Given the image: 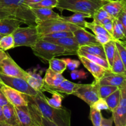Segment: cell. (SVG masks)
Returning <instances> with one entry per match:
<instances>
[{
    "instance_id": "6da1fadb",
    "label": "cell",
    "mask_w": 126,
    "mask_h": 126,
    "mask_svg": "<svg viewBox=\"0 0 126 126\" xmlns=\"http://www.w3.org/2000/svg\"><path fill=\"white\" fill-rule=\"evenodd\" d=\"M29 97L44 118L58 126H71V112L70 110L63 107L60 108L50 107L46 102V96L41 91H38L36 96Z\"/></svg>"
},
{
    "instance_id": "7a4b0ae2",
    "label": "cell",
    "mask_w": 126,
    "mask_h": 126,
    "mask_svg": "<svg viewBox=\"0 0 126 126\" xmlns=\"http://www.w3.org/2000/svg\"><path fill=\"white\" fill-rule=\"evenodd\" d=\"M0 9L9 12L15 19L27 25L36 26V17L24 0H0Z\"/></svg>"
},
{
    "instance_id": "3957f363",
    "label": "cell",
    "mask_w": 126,
    "mask_h": 126,
    "mask_svg": "<svg viewBox=\"0 0 126 126\" xmlns=\"http://www.w3.org/2000/svg\"><path fill=\"white\" fill-rule=\"evenodd\" d=\"M107 0H60L56 8L60 11L88 14L92 17L94 13L102 7Z\"/></svg>"
},
{
    "instance_id": "277c9868",
    "label": "cell",
    "mask_w": 126,
    "mask_h": 126,
    "mask_svg": "<svg viewBox=\"0 0 126 126\" xmlns=\"http://www.w3.org/2000/svg\"><path fill=\"white\" fill-rule=\"evenodd\" d=\"M31 48L33 54L44 62H49L52 58L60 55H72L62 47L41 38Z\"/></svg>"
},
{
    "instance_id": "5b68a950",
    "label": "cell",
    "mask_w": 126,
    "mask_h": 126,
    "mask_svg": "<svg viewBox=\"0 0 126 126\" xmlns=\"http://www.w3.org/2000/svg\"><path fill=\"white\" fill-rule=\"evenodd\" d=\"M14 39V48L19 46L32 47L37 43L41 36L38 33L36 26L28 25L18 27L12 33Z\"/></svg>"
},
{
    "instance_id": "8992f818",
    "label": "cell",
    "mask_w": 126,
    "mask_h": 126,
    "mask_svg": "<svg viewBox=\"0 0 126 126\" xmlns=\"http://www.w3.org/2000/svg\"><path fill=\"white\" fill-rule=\"evenodd\" d=\"M36 28L38 33L41 36L48 33L59 32H72L81 28L77 25L60 20V18L50 19L36 22ZM41 38V37H40Z\"/></svg>"
},
{
    "instance_id": "52a82bcc",
    "label": "cell",
    "mask_w": 126,
    "mask_h": 126,
    "mask_svg": "<svg viewBox=\"0 0 126 126\" xmlns=\"http://www.w3.org/2000/svg\"><path fill=\"white\" fill-rule=\"evenodd\" d=\"M0 83L9 86L26 95L34 97L38 91L33 89L24 79L14 77L0 73Z\"/></svg>"
},
{
    "instance_id": "ba28073f",
    "label": "cell",
    "mask_w": 126,
    "mask_h": 126,
    "mask_svg": "<svg viewBox=\"0 0 126 126\" xmlns=\"http://www.w3.org/2000/svg\"><path fill=\"white\" fill-rule=\"evenodd\" d=\"M98 86L99 84L95 81L91 84H79L72 95L78 97L91 107L100 98Z\"/></svg>"
},
{
    "instance_id": "9c48e42d",
    "label": "cell",
    "mask_w": 126,
    "mask_h": 126,
    "mask_svg": "<svg viewBox=\"0 0 126 126\" xmlns=\"http://www.w3.org/2000/svg\"><path fill=\"white\" fill-rule=\"evenodd\" d=\"M0 73L14 77L27 79L28 72L25 71L7 54V56L0 63Z\"/></svg>"
},
{
    "instance_id": "30bf717a",
    "label": "cell",
    "mask_w": 126,
    "mask_h": 126,
    "mask_svg": "<svg viewBox=\"0 0 126 126\" xmlns=\"http://www.w3.org/2000/svg\"><path fill=\"white\" fill-rule=\"evenodd\" d=\"M121 97L117 108L112 112L115 126H126V86L120 89Z\"/></svg>"
},
{
    "instance_id": "8fae6325",
    "label": "cell",
    "mask_w": 126,
    "mask_h": 126,
    "mask_svg": "<svg viewBox=\"0 0 126 126\" xmlns=\"http://www.w3.org/2000/svg\"><path fill=\"white\" fill-rule=\"evenodd\" d=\"M0 91H1L6 99L13 106H27L28 102L25 96L21 92L0 83Z\"/></svg>"
},
{
    "instance_id": "7c38bea8",
    "label": "cell",
    "mask_w": 126,
    "mask_h": 126,
    "mask_svg": "<svg viewBox=\"0 0 126 126\" xmlns=\"http://www.w3.org/2000/svg\"><path fill=\"white\" fill-rule=\"evenodd\" d=\"M79 84L75 83L69 80L65 79L58 86L55 87L48 86L46 84H44L40 91L41 92H47L49 93H53V92H57L60 94H66L72 95V94L76 90L78 87Z\"/></svg>"
},
{
    "instance_id": "4fadbf2b",
    "label": "cell",
    "mask_w": 126,
    "mask_h": 126,
    "mask_svg": "<svg viewBox=\"0 0 126 126\" xmlns=\"http://www.w3.org/2000/svg\"><path fill=\"white\" fill-rule=\"evenodd\" d=\"M25 96L26 100L28 102V108L29 109L30 113L31 114L32 119H33V123L35 126H58L55 123H52L49 121V119L44 118L43 116L41 115L39 111L38 110V108L35 105L34 103L32 102L29 96Z\"/></svg>"
},
{
    "instance_id": "5bb4252c",
    "label": "cell",
    "mask_w": 126,
    "mask_h": 126,
    "mask_svg": "<svg viewBox=\"0 0 126 126\" xmlns=\"http://www.w3.org/2000/svg\"><path fill=\"white\" fill-rule=\"evenodd\" d=\"M97 82L99 85L113 86L121 89L126 86V76L114 73L110 70H108Z\"/></svg>"
},
{
    "instance_id": "9a60e30c",
    "label": "cell",
    "mask_w": 126,
    "mask_h": 126,
    "mask_svg": "<svg viewBox=\"0 0 126 126\" xmlns=\"http://www.w3.org/2000/svg\"><path fill=\"white\" fill-rule=\"evenodd\" d=\"M73 33L79 47L84 46L100 44L96 39L95 36L87 32L85 28H79Z\"/></svg>"
},
{
    "instance_id": "2e32d148",
    "label": "cell",
    "mask_w": 126,
    "mask_h": 126,
    "mask_svg": "<svg viewBox=\"0 0 126 126\" xmlns=\"http://www.w3.org/2000/svg\"><path fill=\"white\" fill-rule=\"evenodd\" d=\"M41 38L62 47L65 50L71 53L72 55H75L77 54L78 50L79 48L78 44L74 36L66 37V38H60V39H50V38Z\"/></svg>"
},
{
    "instance_id": "e0dca14e",
    "label": "cell",
    "mask_w": 126,
    "mask_h": 126,
    "mask_svg": "<svg viewBox=\"0 0 126 126\" xmlns=\"http://www.w3.org/2000/svg\"><path fill=\"white\" fill-rule=\"evenodd\" d=\"M78 56L80 62L82 63L84 66L92 74L93 77L94 78V81H95L96 82H98L100 79L104 76L106 72L108 71L100 65L90 61L89 60L84 57L81 55H78Z\"/></svg>"
},
{
    "instance_id": "ac0fdd59",
    "label": "cell",
    "mask_w": 126,
    "mask_h": 126,
    "mask_svg": "<svg viewBox=\"0 0 126 126\" xmlns=\"http://www.w3.org/2000/svg\"><path fill=\"white\" fill-rule=\"evenodd\" d=\"M18 126H34L27 106H14Z\"/></svg>"
},
{
    "instance_id": "d6986e66",
    "label": "cell",
    "mask_w": 126,
    "mask_h": 126,
    "mask_svg": "<svg viewBox=\"0 0 126 126\" xmlns=\"http://www.w3.org/2000/svg\"><path fill=\"white\" fill-rule=\"evenodd\" d=\"M102 7L113 18H116L122 10L126 7V0H107Z\"/></svg>"
},
{
    "instance_id": "ffe728a7",
    "label": "cell",
    "mask_w": 126,
    "mask_h": 126,
    "mask_svg": "<svg viewBox=\"0 0 126 126\" xmlns=\"http://www.w3.org/2000/svg\"><path fill=\"white\" fill-rule=\"evenodd\" d=\"M23 23L19 20L12 18L0 19V34L5 36L12 34L14 31Z\"/></svg>"
},
{
    "instance_id": "44dd1931",
    "label": "cell",
    "mask_w": 126,
    "mask_h": 126,
    "mask_svg": "<svg viewBox=\"0 0 126 126\" xmlns=\"http://www.w3.org/2000/svg\"><path fill=\"white\" fill-rule=\"evenodd\" d=\"M36 17V23L37 22L47 20L50 19L60 18V15L54 12L52 9L49 8H30Z\"/></svg>"
},
{
    "instance_id": "7402d4cb",
    "label": "cell",
    "mask_w": 126,
    "mask_h": 126,
    "mask_svg": "<svg viewBox=\"0 0 126 126\" xmlns=\"http://www.w3.org/2000/svg\"><path fill=\"white\" fill-rule=\"evenodd\" d=\"M28 77L26 81L35 91H40L44 86V79L41 76V72H38V69L35 68L32 71H28Z\"/></svg>"
},
{
    "instance_id": "603a6c76",
    "label": "cell",
    "mask_w": 126,
    "mask_h": 126,
    "mask_svg": "<svg viewBox=\"0 0 126 126\" xmlns=\"http://www.w3.org/2000/svg\"><path fill=\"white\" fill-rule=\"evenodd\" d=\"M86 18H91V16L88 14L83 13V12H74L73 14L71 16H60V19L69 22L70 23L77 25L81 28H85V23H86Z\"/></svg>"
},
{
    "instance_id": "cb8c5ba5",
    "label": "cell",
    "mask_w": 126,
    "mask_h": 126,
    "mask_svg": "<svg viewBox=\"0 0 126 126\" xmlns=\"http://www.w3.org/2000/svg\"><path fill=\"white\" fill-rule=\"evenodd\" d=\"M44 84L48 86L55 87L60 84L63 80L65 79L62 74L55 73L48 68L46 71L45 76L43 78Z\"/></svg>"
},
{
    "instance_id": "d4e9b609",
    "label": "cell",
    "mask_w": 126,
    "mask_h": 126,
    "mask_svg": "<svg viewBox=\"0 0 126 126\" xmlns=\"http://www.w3.org/2000/svg\"><path fill=\"white\" fill-rule=\"evenodd\" d=\"M2 110L5 123L10 126H18L14 106L9 103L8 104L3 106Z\"/></svg>"
},
{
    "instance_id": "484cf974",
    "label": "cell",
    "mask_w": 126,
    "mask_h": 126,
    "mask_svg": "<svg viewBox=\"0 0 126 126\" xmlns=\"http://www.w3.org/2000/svg\"><path fill=\"white\" fill-rule=\"evenodd\" d=\"M79 50L92 55H97L103 59H106L104 49L103 45L102 44H92V45L84 46L79 48Z\"/></svg>"
},
{
    "instance_id": "4316f807",
    "label": "cell",
    "mask_w": 126,
    "mask_h": 126,
    "mask_svg": "<svg viewBox=\"0 0 126 126\" xmlns=\"http://www.w3.org/2000/svg\"><path fill=\"white\" fill-rule=\"evenodd\" d=\"M126 29L117 18H114L113 24V38L114 40H120L126 42Z\"/></svg>"
},
{
    "instance_id": "83f0119b",
    "label": "cell",
    "mask_w": 126,
    "mask_h": 126,
    "mask_svg": "<svg viewBox=\"0 0 126 126\" xmlns=\"http://www.w3.org/2000/svg\"><path fill=\"white\" fill-rule=\"evenodd\" d=\"M76 55H81V56L84 57L86 58L87 59L89 60L90 61L100 65L102 67L105 68L106 70H110V68L109 65H108V62H107V61L106 60V59H103V58L97 56V55H92V54H88V53L80 51V50H78Z\"/></svg>"
},
{
    "instance_id": "f1b7e54d",
    "label": "cell",
    "mask_w": 126,
    "mask_h": 126,
    "mask_svg": "<svg viewBox=\"0 0 126 126\" xmlns=\"http://www.w3.org/2000/svg\"><path fill=\"white\" fill-rule=\"evenodd\" d=\"M110 71L114 73L126 76V66L123 63L117 50H116L115 55H114V59H113V64L110 68Z\"/></svg>"
},
{
    "instance_id": "f546056e",
    "label": "cell",
    "mask_w": 126,
    "mask_h": 126,
    "mask_svg": "<svg viewBox=\"0 0 126 126\" xmlns=\"http://www.w3.org/2000/svg\"><path fill=\"white\" fill-rule=\"evenodd\" d=\"M103 49H104L105 54L106 60L109 65L110 68H111L113 64V59H114V55H115L116 49L115 43L114 40H111L108 43H106L105 44L103 45Z\"/></svg>"
},
{
    "instance_id": "4dcf8cb0",
    "label": "cell",
    "mask_w": 126,
    "mask_h": 126,
    "mask_svg": "<svg viewBox=\"0 0 126 126\" xmlns=\"http://www.w3.org/2000/svg\"><path fill=\"white\" fill-rule=\"evenodd\" d=\"M121 97V90L120 89L116 90L115 92H113L108 97L105 98L107 105L108 107V110L111 112L114 111V110L117 108L119 103Z\"/></svg>"
},
{
    "instance_id": "1f68e13d",
    "label": "cell",
    "mask_w": 126,
    "mask_h": 126,
    "mask_svg": "<svg viewBox=\"0 0 126 126\" xmlns=\"http://www.w3.org/2000/svg\"><path fill=\"white\" fill-rule=\"evenodd\" d=\"M48 62L49 65V68L57 73L62 74L67 68L66 63L63 59L54 57L50 59Z\"/></svg>"
},
{
    "instance_id": "d6a6232c",
    "label": "cell",
    "mask_w": 126,
    "mask_h": 126,
    "mask_svg": "<svg viewBox=\"0 0 126 126\" xmlns=\"http://www.w3.org/2000/svg\"><path fill=\"white\" fill-rule=\"evenodd\" d=\"M84 27L85 28H89L91 30H92V32L94 33V35L102 34L111 37V36L108 33V32L105 29L104 27L102 25L97 23V22H94V21H92V22H88L86 21V23H85Z\"/></svg>"
},
{
    "instance_id": "836d02e7",
    "label": "cell",
    "mask_w": 126,
    "mask_h": 126,
    "mask_svg": "<svg viewBox=\"0 0 126 126\" xmlns=\"http://www.w3.org/2000/svg\"><path fill=\"white\" fill-rule=\"evenodd\" d=\"M52 97L50 98L46 97V100L49 105L54 108H60L62 107V102L64 98V96L62 94L57 93V92H53L52 93Z\"/></svg>"
},
{
    "instance_id": "e575fe53",
    "label": "cell",
    "mask_w": 126,
    "mask_h": 126,
    "mask_svg": "<svg viewBox=\"0 0 126 126\" xmlns=\"http://www.w3.org/2000/svg\"><path fill=\"white\" fill-rule=\"evenodd\" d=\"M14 48V39L12 34L3 36L0 39V49L6 51Z\"/></svg>"
},
{
    "instance_id": "d590c367",
    "label": "cell",
    "mask_w": 126,
    "mask_h": 126,
    "mask_svg": "<svg viewBox=\"0 0 126 126\" xmlns=\"http://www.w3.org/2000/svg\"><path fill=\"white\" fill-rule=\"evenodd\" d=\"M58 4L57 0H42L39 2L28 5L30 8H49L53 9L56 7Z\"/></svg>"
},
{
    "instance_id": "8d00e7d4",
    "label": "cell",
    "mask_w": 126,
    "mask_h": 126,
    "mask_svg": "<svg viewBox=\"0 0 126 126\" xmlns=\"http://www.w3.org/2000/svg\"><path fill=\"white\" fill-rule=\"evenodd\" d=\"M119 89L118 87L108 85H99L98 86V94L100 98H105L107 97Z\"/></svg>"
},
{
    "instance_id": "74e56055",
    "label": "cell",
    "mask_w": 126,
    "mask_h": 126,
    "mask_svg": "<svg viewBox=\"0 0 126 126\" xmlns=\"http://www.w3.org/2000/svg\"><path fill=\"white\" fill-rule=\"evenodd\" d=\"M89 119L92 122L93 126H100L101 121L103 118L102 113L100 111L97 110L94 108L90 107Z\"/></svg>"
},
{
    "instance_id": "f35d334b",
    "label": "cell",
    "mask_w": 126,
    "mask_h": 126,
    "mask_svg": "<svg viewBox=\"0 0 126 126\" xmlns=\"http://www.w3.org/2000/svg\"><path fill=\"white\" fill-rule=\"evenodd\" d=\"M116 49L123 61L124 65L126 66V42L120 40H114Z\"/></svg>"
},
{
    "instance_id": "ab89813d",
    "label": "cell",
    "mask_w": 126,
    "mask_h": 126,
    "mask_svg": "<svg viewBox=\"0 0 126 126\" xmlns=\"http://www.w3.org/2000/svg\"><path fill=\"white\" fill-rule=\"evenodd\" d=\"M92 18H93V21L95 22H97L100 24L101 22L104 19L107 18H113L111 16L109 15V14L105 11L102 7H100L99 9L97 10L94 13L93 16H92Z\"/></svg>"
},
{
    "instance_id": "60d3db41",
    "label": "cell",
    "mask_w": 126,
    "mask_h": 126,
    "mask_svg": "<svg viewBox=\"0 0 126 126\" xmlns=\"http://www.w3.org/2000/svg\"><path fill=\"white\" fill-rule=\"evenodd\" d=\"M72 36H74L73 33L72 32H59L44 34V35L41 36V38H50V39H60V38Z\"/></svg>"
},
{
    "instance_id": "b9f144b4",
    "label": "cell",
    "mask_w": 126,
    "mask_h": 126,
    "mask_svg": "<svg viewBox=\"0 0 126 126\" xmlns=\"http://www.w3.org/2000/svg\"><path fill=\"white\" fill-rule=\"evenodd\" d=\"M90 107L101 111L102 110H108V107L105 98H99Z\"/></svg>"
},
{
    "instance_id": "7bdbcfd3",
    "label": "cell",
    "mask_w": 126,
    "mask_h": 126,
    "mask_svg": "<svg viewBox=\"0 0 126 126\" xmlns=\"http://www.w3.org/2000/svg\"><path fill=\"white\" fill-rule=\"evenodd\" d=\"M114 20L113 18H107L103 20L100 24L104 27L105 29L108 32V33L113 38V24H114Z\"/></svg>"
},
{
    "instance_id": "ee69618b",
    "label": "cell",
    "mask_w": 126,
    "mask_h": 126,
    "mask_svg": "<svg viewBox=\"0 0 126 126\" xmlns=\"http://www.w3.org/2000/svg\"><path fill=\"white\" fill-rule=\"evenodd\" d=\"M70 76L73 79H86L87 78V73L83 70H72Z\"/></svg>"
},
{
    "instance_id": "f6af8a7d",
    "label": "cell",
    "mask_w": 126,
    "mask_h": 126,
    "mask_svg": "<svg viewBox=\"0 0 126 126\" xmlns=\"http://www.w3.org/2000/svg\"><path fill=\"white\" fill-rule=\"evenodd\" d=\"M62 59L66 63V68H68V70H71V71L77 69L78 68H79V66H80V64H81V62L78 60H73V59H69V58Z\"/></svg>"
},
{
    "instance_id": "bcb514c9",
    "label": "cell",
    "mask_w": 126,
    "mask_h": 126,
    "mask_svg": "<svg viewBox=\"0 0 126 126\" xmlns=\"http://www.w3.org/2000/svg\"><path fill=\"white\" fill-rule=\"evenodd\" d=\"M95 36L96 39H97V41L100 44H102V45H104L106 43L110 41L111 40H114L112 37L108 35H105V34H96Z\"/></svg>"
},
{
    "instance_id": "7dc6e473",
    "label": "cell",
    "mask_w": 126,
    "mask_h": 126,
    "mask_svg": "<svg viewBox=\"0 0 126 126\" xmlns=\"http://www.w3.org/2000/svg\"><path fill=\"white\" fill-rule=\"evenodd\" d=\"M116 18L122 23L124 28L126 29V7L122 10Z\"/></svg>"
},
{
    "instance_id": "c3c4849f",
    "label": "cell",
    "mask_w": 126,
    "mask_h": 126,
    "mask_svg": "<svg viewBox=\"0 0 126 126\" xmlns=\"http://www.w3.org/2000/svg\"><path fill=\"white\" fill-rule=\"evenodd\" d=\"M113 117H110L109 118H102L101 121L100 126H113Z\"/></svg>"
},
{
    "instance_id": "681fc988",
    "label": "cell",
    "mask_w": 126,
    "mask_h": 126,
    "mask_svg": "<svg viewBox=\"0 0 126 126\" xmlns=\"http://www.w3.org/2000/svg\"><path fill=\"white\" fill-rule=\"evenodd\" d=\"M14 18L13 16L9 12L5 11V10L0 9V19H2V18Z\"/></svg>"
},
{
    "instance_id": "f907efd6",
    "label": "cell",
    "mask_w": 126,
    "mask_h": 126,
    "mask_svg": "<svg viewBox=\"0 0 126 126\" xmlns=\"http://www.w3.org/2000/svg\"><path fill=\"white\" fill-rule=\"evenodd\" d=\"M8 103L9 102L7 101V100L6 99V98L4 95L1 92V91H0V107H2L3 106L8 104Z\"/></svg>"
},
{
    "instance_id": "816d5d0a",
    "label": "cell",
    "mask_w": 126,
    "mask_h": 126,
    "mask_svg": "<svg viewBox=\"0 0 126 126\" xmlns=\"http://www.w3.org/2000/svg\"><path fill=\"white\" fill-rule=\"evenodd\" d=\"M42 0H24V4L27 6L29 4H35L37 2H39V1Z\"/></svg>"
},
{
    "instance_id": "f5cc1de1",
    "label": "cell",
    "mask_w": 126,
    "mask_h": 126,
    "mask_svg": "<svg viewBox=\"0 0 126 126\" xmlns=\"http://www.w3.org/2000/svg\"><path fill=\"white\" fill-rule=\"evenodd\" d=\"M7 54V53H6L5 51L0 49V63L2 61V60H3L4 59H5V58L6 57Z\"/></svg>"
},
{
    "instance_id": "db71d44e",
    "label": "cell",
    "mask_w": 126,
    "mask_h": 126,
    "mask_svg": "<svg viewBox=\"0 0 126 126\" xmlns=\"http://www.w3.org/2000/svg\"><path fill=\"white\" fill-rule=\"evenodd\" d=\"M2 121H4V119L3 114H2V107H0V122Z\"/></svg>"
},
{
    "instance_id": "11a10c76",
    "label": "cell",
    "mask_w": 126,
    "mask_h": 126,
    "mask_svg": "<svg viewBox=\"0 0 126 126\" xmlns=\"http://www.w3.org/2000/svg\"><path fill=\"white\" fill-rule=\"evenodd\" d=\"M0 126H12L9 125L8 124L5 123L4 121H2V122H0Z\"/></svg>"
},
{
    "instance_id": "9f6ffc18",
    "label": "cell",
    "mask_w": 126,
    "mask_h": 126,
    "mask_svg": "<svg viewBox=\"0 0 126 126\" xmlns=\"http://www.w3.org/2000/svg\"><path fill=\"white\" fill-rule=\"evenodd\" d=\"M2 36H3V35H2V34H0V39H1V38H2Z\"/></svg>"
},
{
    "instance_id": "6f0895ef",
    "label": "cell",
    "mask_w": 126,
    "mask_h": 126,
    "mask_svg": "<svg viewBox=\"0 0 126 126\" xmlns=\"http://www.w3.org/2000/svg\"><path fill=\"white\" fill-rule=\"evenodd\" d=\"M57 1H60V0H57Z\"/></svg>"
},
{
    "instance_id": "680465c9",
    "label": "cell",
    "mask_w": 126,
    "mask_h": 126,
    "mask_svg": "<svg viewBox=\"0 0 126 126\" xmlns=\"http://www.w3.org/2000/svg\"></svg>"
}]
</instances>
